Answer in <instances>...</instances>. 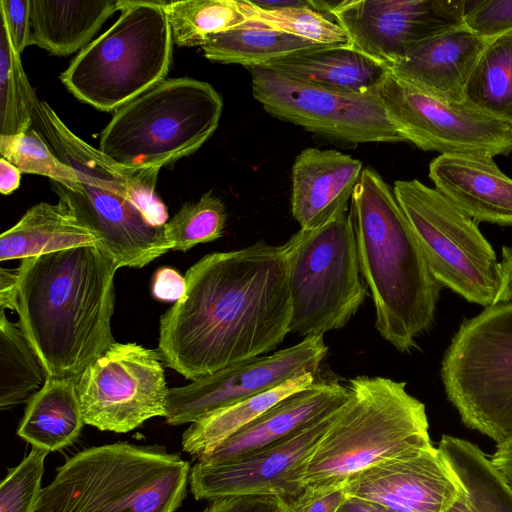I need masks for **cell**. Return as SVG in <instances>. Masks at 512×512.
I'll return each mask as SVG.
<instances>
[{"instance_id": "obj_1", "label": "cell", "mask_w": 512, "mask_h": 512, "mask_svg": "<svg viewBox=\"0 0 512 512\" xmlns=\"http://www.w3.org/2000/svg\"><path fill=\"white\" fill-rule=\"evenodd\" d=\"M183 296L160 318L166 366L198 380L277 348L290 333L284 245L263 240L203 256L185 274Z\"/></svg>"}, {"instance_id": "obj_2", "label": "cell", "mask_w": 512, "mask_h": 512, "mask_svg": "<svg viewBox=\"0 0 512 512\" xmlns=\"http://www.w3.org/2000/svg\"><path fill=\"white\" fill-rule=\"evenodd\" d=\"M118 268L98 246L21 260L14 311L48 377L77 380L116 342Z\"/></svg>"}, {"instance_id": "obj_3", "label": "cell", "mask_w": 512, "mask_h": 512, "mask_svg": "<svg viewBox=\"0 0 512 512\" xmlns=\"http://www.w3.org/2000/svg\"><path fill=\"white\" fill-rule=\"evenodd\" d=\"M35 121L57 157L79 177L77 191L52 181L59 201L96 235L98 247L119 268H142L170 251L164 236L167 208L155 194L161 168L117 164L76 136L46 102Z\"/></svg>"}, {"instance_id": "obj_4", "label": "cell", "mask_w": 512, "mask_h": 512, "mask_svg": "<svg viewBox=\"0 0 512 512\" xmlns=\"http://www.w3.org/2000/svg\"><path fill=\"white\" fill-rule=\"evenodd\" d=\"M360 273L375 306V328L400 352L434 321L442 286L432 275L393 187L363 168L350 201Z\"/></svg>"}, {"instance_id": "obj_5", "label": "cell", "mask_w": 512, "mask_h": 512, "mask_svg": "<svg viewBox=\"0 0 512 512\" xmlns=\"http://www.w3.org/2000/svg\"><path fill=\"white\" fill-rule=\"evenodd\" d=\"M189 476V463L160 446L90 447L57 469L36 512H175Z\"/></svg>"}, {"instance_id": "obj_6", "label": "cell", "mask_w": 512, "mask_h": 512, "mask_svg": "<svg viewBox=\"0 0 512 512\" xmlns=\"http://www.w3.org/2000/svg\"><path fill=\"white\" fill-rule=\"evenodd\" d=\"M348 387L351 398L313 453L305 487L345 484L370 466L432 445L425 405L406 382L357 376Z\"/></svg>"}, {"instance_id": "obj_7", "label": "cell", "mask_w": 512, "mask_h": 512, "mask_svg": "<svg viewBox=\"0 0 512 512\" xmlns=\"http://www.w3.org/2000/svg\"><path fill=\"white\" fill-rule=\"evenodd\" d=\"M222 110L208 82L165 79L115 110L99 151L122 166L162 168L196 152L216 131Z\"/></svg>"}, {"instance_id": "obj_8", "label": "cell", "mask_w": 512, "mask_h": 512, "mask_svg": "<svg viewBox=\"0 0 512 512\" xmlns=\"http://www.w3.org/2000/svg\"><path fill=\"white\" fill-rule=\"evenodd\" d=\"M165 3L123 0L116 22L61 73L67 90L110 112L165 80L173 41Z\"/></svg>"}, {"instance_id": "obj_9", "label": "cell", "mask_w": 512, "mask_h": 512, "mask_svg": "<svg viewBox=\"0 0 512 512\" xmlns=\"http://www.w3.org/2000/svg\"><path fill=\"white\" fill-rule=\"evenodd\" d=\"M440 376L467 427L497 445L512 438V303L493 304L463 320Z\"/></svg>"}, {"instance_id": "obj_10", "label": "cell", "mask_w": 512, "mask_h": 512, "mask_svg": "<svg viewBox=\"0 0 512 512\" xmlns=\"http://www.w3.org/2000/svg\"><path fill=\"white\" fill-rule=\"evenodd\" d=\"M283 245L289 264L290 333L305 338L344 327L367 295L350 213L317 229H300Z\"/></svg>"}, {"instance_id": "obj_11", "label": "cell", "mask_w": 512, "mask_h": 512, "mask_svg": "<svg viewBox=\"0 0 512 512\" xmlns=\"http://www.w3.org/2000/svg\"><path fill=\"white\" fill-rule=\"evenodd\" d=\"M393 190L437 282L468 302L493 305L499 262L477 223L417 179L397 180Z\"/></svg>"}, {"instance_id": "obj_12", "label": "cell", "mask_w": 512, "mask_h": 512, "mask_svg": "<svg viewBox=\"0 0 512 512\" xmlns=\"http://www.w3.org/2000/svg\"><path fill=\"white\" fill-rule=\"evenodd\" d=\"M375 92L405 141L422 150L491 158L512 152V123L465 101L436 98L391 71Z\"/></svg>"}, {"instance_id": "obj_13", "label": "cell", "mask_w": 512, "mask_h": 512, "mask_svg": "<svg viewBox=\"0 0 512 512\" xmlns=\"http://www.w3.org/2000/svg\"><path fill=\"white\" fill-rule=\"evenodd\" d=\"M158 349L115 342L77 379L85 424L127 433L146 420L164 417L168 390Z\"/></svg>"}, {"instance_id": "obj_14", "label": "cell", "mask_w": 512, "mask_h": 512, "mask_svg": "<svg viewBox=\"0 0 512 512\" xmlns=\"http://www.w3.org/2000/svg\"><path fill=\"white\" fill-rule=\"evenodd\" d=\"M247 69L254 98L275 118L353 144L405 141L375 91L342 93L290 80L262 66Z\"/></svg>"}, {"instance_id": "obj_15", "label": "cell", "mask_w": 512, "mask_h": 512, "mask_svg": "<svg viewBox=\"0 0 512 512\" xmlns=\"http://www.w3.org/2000/svg\"><path fill=\"white\" fill-rule=\"evenodd\" d=\"M466 0H342L331 16L350 46L388 69L423 43L464 25Z\"/></svg>"}, {"instance_id": "obj_16", "label": "cell", "mask_w": 512, "mask_h": 512, "mask_svg": "<svg viewBox=\"0 0 512 512\" xmlns=\"http://www.w3.org/2000/svg\"><path fill=\"white\" fill-rule=\"evenodd\" d=\"M328 346L323 334L226 367L182 387L169 388L165 420L170 425L193 423L305 373L316 374Z\"/></svg>"}, {"instance_id": "obj_17", "label": "cell", "mask_w": 512, "mask_h": 512, "mask_svg": "<svg viewBox=\"0 0 512 512\" xmlns=\"http://www.w3.org/2000/svg\"><path fill=\"white\" fill-rule=\"evenodd\" d=\"M342 408L272 446L219 464L196 462L189 476L192 494L210 501L244 494L297 497L313 453Z\"/></svg>"}, {"instance_id": "obj_18", "label": "cell", "mask_w": 512, "mask_h": 512, "mask_svg": "<svg viewBox=\"0 0 512 512\" xmlns=\"http://www.w3.org/2000/svg\"><path fill=\"white\" fill-rule=\"evenodd\" d=\"M348 495L392 512H446L465 489L438 448L430 445L384 460L352 476Z\"/></svg>"}, {"instance_id": "obj_19", "label": "cell", "mask_w": 512, "mask_h": 512, "mask_svg": "<svg viewBox=\"0 0 512 512\" xmlns=\"http://www.w3.org/2000/svg\"><path fill=\"white\" fill-rule=\"evenodd\" d=\"M350 398L349 387L337 380H316L269 408L197 462L219 464L272 446L336 412Z\"/></svg>"}, {"instance_id": "obj_20", "label": "cell", "mask_w": 512, "mask_h": 512, "mask_svg": "<svg viewBox=\"0 0 512 512\" xmlns=\"http://www.w3.org/2000/svg\"><path fill=\"white\" fill-rule=\"evenodd\" d=\"M362 170L360 160L337 150H302L291 177V212L300 229H317L348 213Z\"/></svg>"}, {"instance_id": "obj_21", "label": "cell", "mask_w": 512, "mask_h": 512, "mask_svg": "<svg viewBox=\"0 0 512 512\" xmlns=\"http://www.w3.org/2000/svg\"><path fill=\"white\" fill-rule=\"evenodd\" d=\"M429 178L436 190L476 223L512 226V179L493 158L439 155L429 164Z\"/></svg>"}, {"instance_id": "obj_22", "label": "cell", "mask_w": 512, "mask_h": 512, "mask_svg": "<svg viewBox=\"0 0 512 512\" xmlns=\"http://www.w3.org/2000/svg\"><path fill=\"white\" fill-rule=\"evenodd\" d=\"M489 40L463 25L423 43L389 71L436 98L463 102L468 80Z\"/></svg>"}, {"instance_id": "obj_23", "label": "cell", "mask_w": 512, "mask_h": 512, "mask_svg": "<svg viewBox=\"0 0 512 512\" xmlns=\"http://www.w3.org/2000/svg\"><path fill=\"white\" fill-rule=\"evenodd\" d=\"M262 67L293 81L349 94L374 92L389 71L350 45L299 50Z\"/></svg>"}, {"instance_id": "obj_24", "label": "cell", "mask_w": 512, "mask_h": 512, "mask_svg": "<svg viewBox=\"0 0 512 512\" xmlns=\"http://www.w3.org/2000/svg\"><path fill=\"white\" fill-rule=\"evenodd\" d=\"M123 0H31V45L68 56L85 48Z\"/></svg>"}, {"instance_id": "obj_25", "label": "cell", "mask_w": 512, "mask_h": 512, "mask_svg": "<svg viewBox=\"0 0 512 512\" xmlns=\"http://www.w3.org/2000/svg\"><path fill=\"white\" fill-rule=\"evenodd\" d=\"M99 239L61 201L40 202L0 237V261L25 259L81 246Z\"/></svg>"}, {"instance_id": "obj_26", "label": "cell", "mask_w": 512, "mask_h": 512, "mask_svg": "<svg viewBox=\"0 0 512 512\" xmlns=\"http://www.w3.org/2000/svg\"><path fill=\"white\" fill-rule=\"evenodd\" d=\"M84 424L77 380L48 377L27 402L17 434L33 447L53 452L73 444Z\"/></svg>"}, {"instance_id": "obj_27", "label": "cell", "mask_w": 512, "mask_h": 512, "mask_svg": "<svg viewBox=\"0 0 512 512\" xmlns=\"http://www.w3.org/2000/svg\"><path fill=\"white\" fill-rule=\"evenodd\" d=\"M438 449L465 489L446 512H512V490L475 444L443 435Z\"/></svg>"}, {"instance_id": "obj_28", "label": "cell", "mask_w": 512, "mask_h": 512, "mask_svg": "<svg viewBox=\"0 0 512 512\" xmlns=\"http://www.w3.org/2000/svg\"><path fill=\"white\" fill-rule=\"evenodd\" d=\"M316 382L305 373L250 398L214 411L191 423L182 435V449L197 460L283 399Z\"/></svg>"}, {"instance_id": "obj_29", "label": "cell", "mask_w": 512, "mask_h": 512, "mask_svg": "<svg viewBox=\"0 0 512 512\" xmlns=\"http://www.w3.org/2000/svg\"><path fill=\"white\" fill-rule=\"evenodd\" d=\"M299 37L248 20L230 30L212 35L202 51L213 61L247 67L263 66L290 53L318 47Z\"/></svg>"}, {"instance_id": "obj_30", "label": "cell", "mask_w": 512, "mask_h": 512, "mask_svg": "<svg viewBox=\"0 0 512 512\" xmlns=\"http://www.w3.org/2000/svg\"><path fill=\"white\" fill-rule=\"evenodd\" d=\"M48 374L21 330L1 311L0 318V408L8 410L26 403L46 383Z\"/></svg>"}, {"instance_id": "obj_31", "label": "cell", "mask_w": 512, "mask_h": 512, "mask_svg": "<svg viewBox=\"0 0 512 512\" xmlns=\"http://www.w3.org/2000/svg\"><path fill=\"white\" fill-rule=\"evenodd\" d=\"M464 101L512 123V31L488 41L468 80Z\"/></svg>"}, {"instance_id": "obj_32", "label": "cell", "mask_w": 512, "mask_h": 512, "mask_svg": "<svg viewBox=\"0 0 512 512\" xmlns=\"http://www.w3.org/2000/svg\"><path fill=\"white\" fill-rule=\"evenodd\" d=\"M165 11L174 42L186 47H202L212 35L248 21L240 0L171 1Z\"/></svg>"}, {"instance_id": "obj_33", "label": "cell", "mask_w": 512, "mask_h": 512, "mask_svg": "<svg viewBox=\"0 0 512 512\" xmlns=\"http://www.w3.org/2000/svg\"><path fill=\"white\" fill-rule=\"evenodd\" d=\"M40 102L24 72L5 23L0 20V135L25 133L32 128Z\"/></svg>"}, {"instance_id": "obj_34", "label": "cell", "mask_w": 512, "mask_h": 512, "mask_svg": "<svg viewBox=\"0 0 512 512\" xmlns=\"http://www.w3.org/2000/svg\"><path fill=\"white\" fill-rule=\"evenodd\" d=\"M248 20L264 24L321 46H346L350 40L344 29L331 16L307 6L261 9L251 1L240 0Z\"/></svg>"}, {"instance_id": "obj_35", "label": "cell", "mask_w": 512, "mask_h": 512, "mask_svg": "<svg viewBox=\"0 0 512 512\" xmlns=\"http://www.w3.org/2000/svg\"><path fill=\"white\" fill-rule=\"evenodd\" d=\"M227 220L223 201L211 191L196 202L185 203L164 225L170 250L187 251L222 237Z\"/></svg>"}, {"instance_id": "obj_36", "label": "cell", "mask_w": 512, "mask_h": 512, "mask_svg": "<svg viewBox=\"0 0 512 512\" xmlns=\"http://www.w3.org/2000/svg\"><path fill=\"white\" fill-rule=\"evenodd\" d=\"M0 154L22 173L48 177L72 191L79 189L75 169L59 159L35 129L15 135H0Z\"/></svg>"}, {"instance_id": "obj_37", "label": "cell", "mask_w": 512, "mask_h": 512, "mask_svg": "<svg viewBox=\"0 0 512 512\" xmlns=\"http://www.w3.org/2000/svg\"><path fill=\"white\" fill-rule=\"evenodd\" d=\"M48 453L33 447L16 467L9 470L0 486V512H36Z\"/></svg>"}, {"instance_id": "obj_38", "label": "cell", "mask_w": 512, "mask_h": 512, "mask_svg": "<svg viewBox=\"0 0 512 512\" xmlns=\"http://www.w3.org/2000/svg\"><path fill=\"white\" fill-rule=\"evenodd\" d=\"M464 26L485 39L512 31V0H466Z\"/></svg>"}, {"instance_id": "obj_39", "label": "cell", "mask_w": 512, "mask_h": 512, "mask_svg": "<svg viewBox=\"0 0 512 512\" xmlns=\"http://www.w3.org/2000/svg\"><path fill=\"white\" fill-rule=\"evenodd\" d=\"M346 483L329 487H305L297 497L287 500V512H336L348 496Z\"/></svg>"}, {"instance_id": "obj_40", "label": "cell", "mask_w": 512, "mask_h": 512, "mask_svg": "<svg viewBox=\"0 0 512 512\" xmlns=\"http://www.w3.org/2000/svg\"><path fill=\"white\" fill-rule=\"evenodd\" d=\"M0 20L6 25L14 49L21 55L31 45V0H1Z\"/></svg>"}, {"instance_id": "obj_41", "label": "cell", "mask_w": 512, "mask_h": 512, "mask_svg": "<svg viewBox=\"0 0 512 512\" xmlns=\"http://www.w3.org/2000/svg\"><path fill=\"white\" fill-rule=\"evenodd\" d=\"M203 512H287V500L277 495H232L212 500Z\"/></svg>"}, {"instance_id": "obj_42", "label": "cell", "mask_w": 512, "mask_h": 512, "mask_svg": "<svg viewBox=\"0 0 512 512\" xmlns=\"http://www.w3.org/2000/svg\"><path fill=\"white\" fill-rule=\"evenodd\" d=\"M186 289L185 277L171 267H162L154 274L152 293L161 301L176 302Z\"/></svg>"}, {"instance_id": "obj_43", "label": "cell", "mask_w": 512, "mask_h": 512, "mask_svg": "<svg viewBox=\"0 0 512 512\" xmlns=\"http://www.w3.org/2000/svg\"><path fill=\"white\" fill-rule=\"evenodd\" d=\"M501 251L500 285L494 304L512 303V247L503 246Z\"/></svg>"}, {"instance_id": "obj_44", "label": "cell", "mask_w": 512, "mask_h": 512, "mask_svg": "<svg viewBox=\"0 0 512 512\" xmlns=\"http://www.w3.org/2000/svg\"><path fill=\"white\" fill-rule=\"evenodd\" d=\"M19 273L17 269L0 270V307L1 310L9 308L15 309L16 296L18 289Z\"/></svg>"}, {"instance_id": "obj_45", "label": "cell", "mask_w": 512, "mask_h": 512, "mask_svg": "<svg viewBox=\"0 0 512 512\" xmlns=\"http://www.w3.org/2000/svg\"><path fill=\"white\" fill-rule=\"evenodd\" d=\"M21 171L5 158L0 159V192L9 195L15 191L21 180Z\"/></svg>"}, {"instance_id": "obj_46", "label": "cell", "mask_w": 512, "mask_h": 512, "mask_svg": "<svg viewBox=\"0 0 512 512\" xmlns=\"http://www.w3.org/2000/svg\"><path fill=\"white\" fill-rule=\"evenodd\" d=\"M336 512H392L386 507L358 496L348 495Z\"/></svg>"}, {"instance_id": "obj_47", "label": "cell", "mask_w": 512, "mask_h": 512, "mask_svg": "<svg viewBox=\"0 0 512 512\" xmlns=\"http://www.w3.org/2000/svg\"><path fill=\"white\" fill-rule=\"evenodd\" d=\"M494 466L498 469L503 479L512 490V457L509 458H490Z\"/></svg>"}, {"instance_id": "obj_48", "label": "cell", "mask_w": 512, "mask_h": 512, "mask_svg": "<svg viewBox=\"0 0 512 512\" xmlns=\"http://www.w3.org/2000/svg\"><path fill=\"white\" fill-rule=\"evenodd\" d=\"M495 453L491 456L494 458H509L512 457V438L506 442L497 445Z\"/></svg>"}]
</instances>
